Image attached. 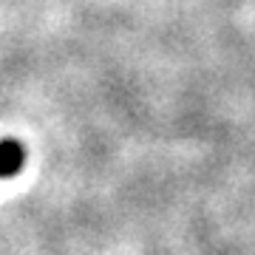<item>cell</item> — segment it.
<instances>
[{"instance_id": "cell-1", "label": "cell", "mask_w": 255, "mask_h": 255, "mask_svg": "<svg viewBox=\"0 0 255 255\" xmlns=\"http://www.w3.org/2000/svg\"><path fill=\"white\" fill-rule=\"evenodd\" d=\"M23 162H26L23 145H20L17 139H3V142H0V179L17 176Z\"/></svg>"}]
</instances>
